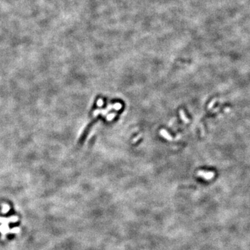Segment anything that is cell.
Returning a JSON list of instances; mask_svg holds the SVG:
<instances>
[{
	"label": "cell",
	"mask_w": 250,
	"mask_h": 250,
	"mask_svg": "<svg viewBox=\"0 0 250 250\" xmlns=\"http://www.w3.org/2000/svg\"><path fill=\"white\" fill-rule=\"evenodd\" d=\"M18 217H17V216H13V217H12L11 218H10V219L0 218V222H4V223H5L6 222H16V221H18Z\"/></svg>",
	"instance_id": "1"
},
{
	"label": "cell",
	"mask_w": 250,
	"mask_h": 250,
	"mask_svg": "<svg viewBox=\"0 0 250 250\" xmlns=\"http://www.w3.org/2000/svg\"><path fill=\"white\" fill-rule=\"evenodd\" d=\"M0 231H1L2 234H6L7 232H8L9 230H8V226H7V225L3 224L2 226H0Z\"/></svg>",
	"instance_id": "2"
},
{
	"label": "cell",
	"mask_w": 250,
	"mask_h": 250,
	"mask_svg": "<svg viewBox=\"0 0 250 250\" xmlns=\"http://www.w3.org/2000/svg\"><path fill=\"white\" fill-rule=\"evenodd\" d=\"M8 210H9V206H8L7 204H3L2 212H3V213H6Z\"/></svg>",
	"instance_id": "3"
},
{
	"label": "cell",
	"mask_w": 250,
	"mask_h": 250,
	"mask_svg": "<svg viewBox=\"0 0 250 250\" xmlns=\"http://www.w3.org/2000/svg\"><path fill=\"white\" fill-rule=\"evenodd\" d=\"M10 232H12V233H18V232H19L20 231V228H13V229H12V230H10Z\"/></svg>",
	"instance_id": "4"
}]
</instances>
